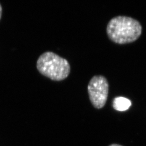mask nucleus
<instances>
[{
    "label": "nucleus",
    "instance_id": "obj_1",
    "mask_svg": "<svg viewBox=\"0 0 146 146\" xmlns=\"http://www.w3.org/2000/svg\"><path fill=\"white\" fill-rule=\"evenodd\" d=\"M142 31V26L139 21L124 16L112 18L106 27L109 39L118 44L133 43L139 38Z\"/></svg>",
    "mask_w": 146,
    "mask_h": 146
},
{
    "label": "nucleus",
    "instance_id": "obj_2",
    "mask_svg": "<svg viewBox=\"0 0 146 146\" xmlns=\"http://www.w3.org/2000/svg\"><path fill=\"white\" fill-rule=\"evenodd\" d=\"M36 67L41 74L54 81H62L68 77L70 66L67 60L51 52H46L37 60Z\"/></svg>",
    "mask_w": 146,
    "mask_h": 146
},
{
    "label": "nucleus",
    "instance_id": "obj_3",
    "mask_svg": "<svg viewBox=\"0 0 146 146\" xmlns=\"http://www.w3.org/2000/svg\"><path fill=\"white\" fill-rule=\"evenodd\" d=\"M88 91L94 108H102L106 104L109 93V83L106 78L102 75L93 76L88 83Z\"/></svg>",
    "mask_w": 146,
    "mask_h": 146
},
{
    "label": "nucleus",
    "instance_id": "obj_4",
    "mask_svg": "<svg viewBox=\"0 0 146 146\" xmlns=\"http://www.w3.org/2000/svg\"><path fill=\"white\" fill-rule=\"evenodd\" d=\"M131 102L130 99L123 97L114 98L113 101V107L115 110L125 111L131 107Z\"/></svg>",
    "mask_w": 146,
    "mask_h": 146
},
{
    "label": "nucleus",
    "instance_id": "obj_5",
    "mask_svg": "<svg viewBox=\"0 0 146 146\" xmlns=\"http://www.w3.org/2000/svg\"><path fill=\"white\" fill-rule=\"evenodd\" d=\"M2 11H3L2 7H1V5L0 4V19H1V15H2Z\"/></svg>",
    "mask_w": 146,
    "mask_h": 146
},
{
    "label": "nucleus",
    "instance_id": "obj_6",
    "mask_svg": "<svg viewBox=\"0 0 146 146\" xmlns=\"http://www.w3.org/2000/svg\"><path fill=\"white\" fill-rule=\"evenodd\" d=\"M109 146H123L121 145L117 144H112L111 145H109Z\"/></svg>",
    "mask_w": 146,
    "mask_h": 146
}]
</instances>
